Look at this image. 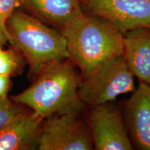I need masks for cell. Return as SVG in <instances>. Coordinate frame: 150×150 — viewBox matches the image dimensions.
I'll return each instance as SVG.
<instances>
[{"mask_svg":"<svg viewBox=\"0 0 150 150\" xmlns=\"http://www.w3.org/2000/svg\"><path fill=\"white\" fill-rule=\"evenodd\" d=\"M79 112L54 115L43 121L35 147L39 150L95 149L86 120Z\"/></svg>","mask_w":150,"mask_h":150,"instance_id":"5","label":"cell"},{"mask_svg":"<svg viewBox=\"0 0 150 150\" xmlns=\"http://www.w3.org/2000/svg\"><path fill=\"white\" fill-rule=\"evenodd\" d=\"M22 6V0H0V22L6 27V22L16 10Z\"/></svg>","mask_w":150,"mask_h":150,"instance_id":"14","label":"cell"},{"mask_svg":"<svg viewBox=\"0 0 150 150\" xmlns=\"http://www.w3.org/2000/svg\"><path fill=\"white\" fill-rule=\"evenodd\" d=\"M123 56L129 70L139 83L150 86V28L122 34Z\"/></svg>","mask_w":150,"mask_h":150,"instance_id":"9","label":"cell"},{"mask_svg":"<svg viewBox=\"0 0 150 150\" xmlns=\"http://www.w3.org/2000/svg\"><path fill=\"white\" fill-rule=\"evenodd\" d=\"M8 42H10L8 30L0 22V46H4Z\"/></svg>","mask_w":150,"mask_h":150,"instance_id":"16","label":"cell"},{"mask_svg":"<svg viewBox=\"0 0 150 150\" xmlns=\"http://www.w3.org/2000/svg\"><path fill=\"white\" fill-rule=\"evenodd\" d=\"M84 13L104 18L124 34L150 28V0H81Z\"/></svg>","mask_w":150,"mask_h":150,"instance_id":"7","label":"cell"},{"mask_svg":"<svg viewBox=\"0 0 150 150\" xmlns=\"http://www.w3.org/2000/svg\"><path fill=\"white\" fill-rule=\"evenodd\" d=\"M11 88V76L0 74V99L8 97Z\"/></svg>","mask_w":150,"mask_h":150,"instance_id":"15","label":"cell"},{"mask_svg":"<svg viewBox=\"0 0 150 150\" xmlns=\"http://www.w3.org/2000/svg\"><path fill=\"white\" fill-rule=\"evenodd\" d=\"M22 7L59 30L84 13L81 0H22Z\"/></svg>","mask_w":150,"mask_h":150,"instance_id":"10","label":"cell"},{"mask_svg":"<svg viewBox=\"0 0 150 150\" xmlns=\"http://www.w3.org/2000/svg\"><path fill=\"white\" fill-rule=\"evenodd\" d=\"M6 29L11 45L22 54L34 76L50 64L69 59L66 40L61 31L29 13L16 10L7 21Z\"/></svg>","mask_w":150,"mask_h":150,"instance_id":"3","label":"cell"},{"mask_svg":"<svg viewBox=\"0 0 150 150\" xmlns=\"http://www.w3.org/2000/svg\"><path fill=\"white\" fill-rule=\"evenodd\" d=\"M16 47L4 49L0 46V74L11 76L22 69L23 55Z\"/></svg>","mask_w":150,"mask_h":150,"instance_id":"12","label":"cell"},{"mask_svg":"<svg viewBox=\"0 0 150 150\" xmlns=\"http://www.w3.org/2000/svg\"><path fill=\"white\" fill-rule=\"evenodd\" d=\"M134 77L120 54L105 61L88 76L81 78L79 95L89 107L112 102L119 95L135 91Z\"/></svg>","mask_w":150,"mask_h":150,"instance_id":"4","label":"cell"},{"mask_svg":"<svg viewBox=\"0 0 150 150\" xmlns=\"http://www.w3.org/2000/svg\"><path fill=\"white\" fill-rule=\"evenodd\" d=\"M124 120L134 149L150 150V86H139L124 105Z\"/></svg>","mask_w":150,"mask_h":150,"instance_id":"8","label":"cell"},{"mask_svg":"<svg viewBox=\"0 0 150 150\" xmlns=\"http://www.w3.org/2000/svg\"><path fill=\"white\" fill-rule=\"evenodd\" d=\"M87 121L96 150L134 149L123 115L112 102L90 106Z\"/></svg>","mask_w":150,"mask_h":150,"instance_id":"6","label":"cell"},{"mask_svg":"<svg viewBox=\"0 0 150 150\" xmlns=\"http://www.w3.org/2000/svg\"><path fill=\"white\" fill-rule=\"evenodd\" d=\"M24 107L8 97L0 99V130L15 118L29 111Z\"/></svg>","mask_w":150,"mask_h":150,"instance_id":"13","label":"cell"},{"mask_svg":"<svg viewBox=\"0 0 150 150\" xmlns=\"http://www.w3.org/2000/svg\"><path fill=\"white\" fill-rule=\"evenodd\" d=\"M70 59L54 62L34 76L31 85L12 97L43 119L54 115L79 112L86 107L79 95L81 79Z\"/></svg>","mask_w":150,"mask_h":150,"instance_id":"1","label":"cell"},{"mask_svg":"<svg viewBox=\"0 0 150 150\" xmlns=\"http://www.w3.org/2000/svg\"><path fill=\"white\" fill-rule=\"evenodd\" d=\"M44 120L32 111L15 118L0 130V150H26L35 147Z\"/></svg>","mask_w":150,"mask_h":150,"instance_id":"11","label":"cell"},{"mask_svg":"<svg viewBox=\"0 0 150 150\" xmlns=\"http://www.w3.org/2000/svg\"><path fill=\"white\" fill-rule=\"evenodd\" d=\"M69 59L86 78L105 61L123 54L122 34L100 17L83 13L60 30Z\"/></svg>","mask_w":150,"mask_h":150,"instance_id":"2","label":"cell"}]
</instances>
